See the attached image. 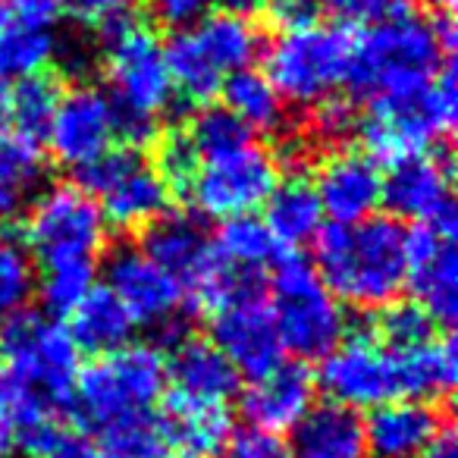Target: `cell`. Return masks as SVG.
<instances>
[{"mask_svg": "<svg viewBox=\"0 0 458 458\" xmlns=\"http://www.w3.org/2000/svg\"><path fill=\"white\" fill-rule=\"evenodd\" d=\"M60 98H64V91H60L57 79L45 76V72L41 76L20 79V85L10 91V114H7V120L16 129L13 135L38 145L47 135V129H51L54 114L60 107Z\"/></svg>", "mask_w": 458, "mask_h": 458, "instance_id": "33", "label": "cell"}, {"mask_svg": "<svg viewBox=\"0 0 458 458\" xmlns=\"http://www.w3.org/2000/svg\"><path fill=\"white\" fill-rule=\"evenodd\" d=\"M395 364H399V389L408 399L437 402L455 386L458 355L452 336H433L418 349L395 352Z\"/></svg>", "mask_w": 458, "mask_h": 458, "instance_id": "29", "label": "cell"}, {"mask_svg": "<svg viewBox=\"0 0 458 458\" xmlns=\"http://www.w3.org/2000/svg\"><path fill=\"white\" fill-rule=\"evenodd\" d=\"M320 386L327 389L330 402L352 411H374V408L402 395L399 364L395 352H389L380 339L352 336L343 339L330 355L320 358Z\"/></svg>", "mask_w": 458, "mask_h": 458, "instance_id": "13", "label": "cell"}, {"mask_svg": "<svg viewBox=\"0 0 458 458\" xmlns=\"http://www.w3.org/2000/svg\"><path fill=\"white\" fill-rule=\"evenodd\" d=\"M135 7V0H72V10H79V16L89 22H95L98 29H107L114 22L129 20V10Z\"/></svg>", "mask_w": 458, "mask_h": 458, "instance_id": "45", "label": "cell"}, {"mask_svg": "<svg viewBox=\"0 0 458 458\" xmlns=\"http://www.w3.org/2000/svg\"><path fill=\"white\" fill-rule=\"evenodd\" d=\"M166 386V361L154 345H123L79 368L72 399L76 414L98 439L120 427L154 418Z\"/></svg>", "mask_w": 458, "mask_h": 458, "instance_id": "5", "label": "cell"}, {"mask_svg": "<svg viewBox=\"0 0 458 458\" xmlns=\"http://www.w3.org/2000/svg\"><path fill=\"white\" fill-rule=\"evenodd\" d=\"M141 251L173 276L182 295L198 299L214 267V249L195 214H164L145 226Z\"/></svg>", "mask_w": 458, "mask_h": 458, "instance_id": "20", "label": "cell"}, {"mask_svg": "<svg viewBox=\"0 0 458 458\" xmlns=\"http://www.w3.org/2000/svg\"><path fill=\"white\" fill-rule=\"evenodd\" d=\"M318 10H330L333 16L349 22H377L386 16L405 13L411 7V0H314Z\"/></svg>", "mask_w": 458, "mask_h": 458, "instance_id": "40", "label": "cell"}, {"mask_svg": "<svg viewBox=\"0 0 458 458\" xmlns=\"http://www.w3.org/2000/svg\"><path fill=\"white\" fill-rule=\"evenodd\" d=\"M223 107L249 132H280L286 126V101L258 70H239L223 82Z\"/></svg>", "mask_w": 458, "mask_h": 458, "instance_id": "31", "label": "cell"}, {"mask_svg": "<svg viewBox=\"0 0 458 458\" xmlns=\"http://www.w3.org/2000/svg\"><path fill=\"white\" fill-rule=\"evenodd\" d=\"M210 249H214V258L223 267L236 270L242 276H251V280H261L264 270L280 261L276 239L270 236V229L264 226V220H258L251 214L223 220Z\"/></svg>", "mask_w": 458, "mask_h": 458, "instance_id": "30", "label": "cell"}, {"mask_svg": "<svg viewBox=\"0 0 458 458\" xmlns=\"http://www.w3.org/2000/svg\"><path fill=\"white\" fill-rule=\"evenodd\" d=\"M38 458H104V455L89 437H82V433L60 430L57 437H54L51 443L41 449Z\"/></svg>", "mask_w": 458, "mask_h": 458, "instance_id": "46", "label": "cell"}, {"mask_svg": "<svg viewBox=\"0 0 458 458\" xmlns=\"http://www.w3.org/2000/svg\"><path fill=\"white\" fill-rule=\"evenodd\" d=\"M176 395L208 405H226L239 393V370L208 339H176L166 364Z\"/></svg>", "mask_w": 458, "mask_h": 458, "instance_id": "22", "label": "cell"}, {"mask_svg": "<svg viewBox=\"0 0 458 458\" xmlns=\"http://www.w3.org/2000/svg\"><path fill=\"white\" fill-rule=\"evenodd\" d=\"M289 433L293 458H368L364 420L336 402L311 405Z\"/></svg>", "mask_w": 458, "mask_h": 458, "instance_id": "24", "label": "cell"}, {"mask_svg": "<svg viewBox=\"0 0 458 458\" xmlns=\"http://www.w3.org/2000/svg\"><path fill=\"white\" fill-rule=\"evenodd\" d=\"M220 4L226 7L223 13H233V16H239V20H249V16L267 10L270 0H220Z\"/></svg>", "mask_w": 458, "mask_h": 458, "instance_id": "48", "label": "cell"}, {"mask_svg": "<svg viewBox=\"0 0 458 458\" xmlns=\"http://www.w3.org/2000/svg\"><path fill=\"white\" fill-rule=\"evenodd\" d=\"M352 41L355 38L343 26H324V22L280 32V38L267 51L264 76L286 104L318 107L349 79Z\"/></svg>", "mask_w": 458, "mask_h": 458, "instance_id": "10", "label": "cell"}, {"mask_svg": "<svg viewBox=\"0 0 458 458\" xmlns=\"http://www.w3.org/2000/svg\"><path fill=\"white\" fill-rule=\"evenodd\" d=\"M314 377L301 361H280L274 370L251 380L245 389V418L251 427L267 433H286L299 424L314 405Z\"/></svg>", "mask_w": 458, "mask_h": 458, "instance_id": "21", "label": "cell"}, {"mask_svg": "<svg viewBox=\"0 0 458 458\" xmlns=\"http://www.w3.org/2000/svg\"><path fill=\"white\" fill-rule=\"evenodd\" d=\"M0 358H7V377L29 395L60 411L72 399L79 377V349L70 330L51 314L20 311L4 320Z\"/></svg>", "mask_w": 458, "mask_h": 458, "instance_id": "8", "label": "cell"}, {"mask_svg": "<svg viewBox=\"0 0 458 458\" xmlns=\"http://www.w3.org/2000/svg\"><path fill=\"white\" fill-rule=\"evenodd\" d=\"M433 7H439V10H452L455 7V0H430Z\"/></svg>", "mask_w": 458, "mask_h": 458, "instance_id": "51", "label": "cell"}, {"mask_svg": "<svg viewBox=\"0 0 458 458\" xmlns=\"http://www.w3.org/2000/svg\"><path fill=\"white\" fill-rule=\"evenodd\" d=\"M35 293V264L29 249L0 226V324L26 311Z\"/></svg>", "mask_w": 458, "mask_h": 458, "instance_id": "35", "label": "cell"}, {"mask_svg": "<svg viewBox=\"0 0 458 458\" xmlns=\"http://www.w3.org/2000/svg\"><path fill=\"white\" fill-rule=\"evenodd\" d=\"M311 185L324 216L336 226L368 220L383 204V173L368 151H333Z\"/></svg>", "mask_w": 458, "mask_h": 458, "instance_id": "19", "label": "cell"}, {"mask_svg": "<svg viewBox=\"0 0 458 458\" xmlns=\"http://www.w3.org/2000/svg\"><path fill=\"white\" fill-rule=\"evenodd\" d=\"M104 32L107 60V101L116 116V135L141 145L157 135V123L173 101V79L157 32L135 22L132 16Z\"/></svg>", "mask_w": 458, "mask_h": 458, "instance_id": "4", "label": "cell"}, {"mask_svg": "<svg viewBox=\"0 0 458 458\" xmlns=\"http://www.w3.org/2000/svg\"><path fill=\"white\" fill-rule=\"evenodd\" d=\"M405 286L414 305L433 324H452L458 314L455 229L414 226L405 233Z\"/></svg>", "mask_w": 458, "mask_h": 458, "instance_id": "15", "label": "cell"}, {"mask_svg": "<svg viewBox=\"0 0 458 458\" xmlns=\"http://www.w3.org/2000/svg\"><path fill=\"white\" fill-rule=\"evenodd\" d=\"M255 26L233 13H208L204 20L179 29L164 47L173 91L195 104H208L233 72L249 70L258 57Z\"/></svg>", "mask_w": 458, "mask_h": 458, "instance_id": "7", "label": "cell"}, {"mask_svg": "<svg viewBox=\"0 0 458 458\" xmlns=\"http://www.w3.org/2000/svg\"><path fill=\"white\" fill-rule=\"evenodd\" d=\"M10 26V13H7V4H4V0H0V32H4V29Z\"/></svg>", "mask_w": 458, "mask_h": 458, "instance_id": "50", "label": "cell"}, {"mask_svg": "<svg viewBox=\"0 0 458 458\" xmlns=\"http://www.w3.org/2000/svg\"><path fill=\"white\" fill-rule=\"evenodd\" d=\"M226 452H229V458H293L289 443L280 437V433L258 430V427H249V430H242V433H233Z\"/></svg>", "mask_w": 458, "mask_h": 458, "instance_id": "41", "label": "cell"}, {"mask_svg": "<svg viewBox=\"0 0 458 458\" xmlns=\"http://www.w3.org/2000/svg\"><path fill=\"white\" fill-rule=\"evenodd\" d=\"M4 4L16 26L45 29V32L60 26L72 10V0H4Z\"/></svg>", "mask_w": 458, "mask_h": 458, "instance_id": "39", "label": "cell"}, {"mask_svg": "<svg viewBox=\"0 0 458 458\" xmlns=\"http://www.w3.org/2000/svg\"><path fill=\"white\" fill-rule=\"evenodd\" d=\"M60 433L57 411L29 395L7 374L0 377V458L22 449L26 455H41L47 443Z\"/></svg>", "mask_w": 458, "mask_h": 458, "instance_id": "26", "label": "cell"}, {"mask_svg": "<svg viewBox=\"0 0 458 458\" xmlns=\"http://www.w3.org/2000/svg\"><path fill=\"white\" fill-rule=\"evenodd\" d=\"M433 327L437 324L414 301H393V305L383 308L377 336L389 352H408L424 345L427 339H433Z\"/></svg>", "mask_w": 458, "mask_h": 458, "instance_id": "37", "label": "cell"}, {"mask_svg": "<svg viewBox=\"0 0 458 458\" xmlns=\"http://www.w3.org/2000/svg\"><path fill=\"white\" fill-rule=\"evenodd\" d=\"M210 4H214V0H148L151 13L157 16L164 26H173V29H185V26H191V22L204 20Z\"/></svg>", "mask_w": 458, "mask_h": 458, "instance_id": "43", "label": "cell"}, {"mask_svg": "<svg viewBox=\"0 0 458 458\" xmlns=\"http://www.w3.org/2000/svg\"><path fill=\"white\" fill-rule=\"evenodd\" d=\"M173 458H189V455H173Z\"/></svg>", "mask_w": 458, "mask_h": 458, "instance_id": "52", "label": "cell"}, {"mask_svg": "<svg viewBox=\"0 0 458 458\" xmlns=\"http://www.w3.org/2000/svg\"><path fill=\"white\" fill-rule=\"evenodd\" d=\"M439 414L427 402L393 399L374 408L364 424L368 458H420L433 433L439 430Z\"/></svg>", "mask_w": 458, "mask_h": 458, "instance_id": "23", "label": "cell"}, {"mask_svg": "<svg viewBox=\"0 0 458 458\" xmlns=\"http://www.w3.org/2000/svg\"><path fill=\"white\" fill-rule=\"evenodd\" d=\"M160 433H164V443L176 445L179 455L216 458L226 452L236 430L226 405H208V402L182 399L173 393L160 418Z\"/></svg>", "mask_w": 458, "mask_h": 458, "instance_id": "25", "label": "cell"}, {"mask_svg": "<svg viewBox=\"0 0 458 458\" xmlns=\"http://www.w3.org/2000/svg\"><path fill=\"white\" fill-rule=\"evenodd\" d=\"M7 114H10V89H7V82L0 79V129L7 126Z\"/></svg>", "mask_w": 458, "mask_h": 458, "instance_id": "49", "label": "cell"}, {"mask_svg": "<svg viewBox=\"0 0 458 458\" xmlns=\"http://www.w3.org/2000/svg\"><path fill=\"white\" fill-rule=\"evenodd\" d=\"M283 352L314 361L345 339V311L320 283L318 270L289 255L274 264V305H270Z\"/></svg>", "mask_w": 458, "mask_h": 458, "instance_id": "9", "label": "cell"}, {"mask_svg": "<svg viewBox=\"0 0 458 458\" xmlns=\"http://www.w3.org/2000/svg\"><path fill=\"white\" fill-rule=\"evenodd\" d=\"M57 38L45 29L7 26L0 32V79H29L41 76L54 64Z\"/></svg>", "mask_w": 458, "mask_h": 458, "instance_id": "34", "label": "cell"}, {"mask_svg": "<svg viewBox=\"0 0 458 458\" xmlns=\"http://www.w3.org/2000/svg\"><path fill=\"white\" fill-rule=\"evenodd\" d=\"M383 204L395 216L414 220L418 226L455 229L449 160L433 154L395 160L389 176H383Z\"/></svg>", "mask_w": 458, "mask_h": 458, "instance_id": "16", "label": "cell"}, {"mask_svg": "<svg viewBox=\"0 0 458 458\" xmlns=\"http://www.w3.org/2000/svg\"><path fill=\"white\" fill-rule=\"evenodd\" d=\"M420 458H458L455 430H452V427H439L430 443H427V449L420 452Z\"/></svg>", "mask_w": 458, "mask_h": 458, "instance_id": "47", "label": "cell"}, {"mask_svg": "<svg viewBox=\"0 0 458 458\" xmlns=\"http://www.w3.org/2000/svg\"><path fill=\"white\" fill-rule=\"evenodd\" d=\"M107 289L116 295L132 324H145L160 330L176 343L182 330V289L166 270H160L151 258L135 245H123L107 258Z\"/></svg>", "mask_w": 458, "mask_h": 458, "instance_id": "14", "label": "cell"}, {"mask_svg": "<svg viewBox=\"0 0 458 458\" xmlns=\"http://www.w3.org/2000/svg\"><path fill=\"white\" fill-rule=\"evenodd\" d=\"M157 157H160L157 170H160V176L166 179L170 191L173 189L189 191L191 179H195V170H198V154H195V148H191L185 129H176V132L166 135Z\"/></svg>", "mask_w": 458, "mask_h": 458, "instance_id": "38", "label": "cell"}, {"mask_svg": "<svg viewBox=\"0 0 458 458\" xmlns=\"http://www.w3.org/2000/svg\"><path fill=\"white\" fill-rule=\"evenodd\" d=\"M267 13L280 32H293V29L318 22V4L314 0H270Z\"/></svg>", "mask_w": 458, "mask_h": 458, "instance_id": "44", "label": "cell"}, {"mask_svg": "<svg viewBox=\"0 0 458 458\" xmlns=\"http://www.w3.org/2000/svg\"><path fill=\"white\" fill-rule=\"evenodd\" d=\"M45 139L57 164L72 170L91 166L101 154L110 151L116 139V116L107 95L91 85L64 95Z\"/></svg>", "mask_w": 458, "mask_h": 458, "instance_id": "17", "label": "cell"}, {"mask_svg": "<svg viewBox=\"0 0 458 458\" xmlns=\"http://www.w3.org/2000/svg\"><path fill=\"white\" fill-rule=\"evenodd\" d=\"M455 72L449 64L437 79L418 89L374 98L361 123L364 145L374 160L395 164L411 154H424V148L443 141L455 129Z\"/></svg>", "mask_w": 458, "mask_h": 458, "instance_id": "6", "label": "cell"}, {"mask_svg": "<svg viewBox=\"0 0 458 458\" xmlns=\"http://www.w3.org/2000/svg\"><path fill=\"white\" fill-rule=\"evenodd\" d=\"M355 126V114L345 101H336V98H327L314 107V132L327 141H339L343 135L352 132Z\"/></svg>", "mask_w": 458, "mask_h": 458, "instance_id": "42", "label": "cell"}, {"mask_svg": "<svg viewBox=\"0 0 458 458\" xmlns=\"http://www.w3.org/2000/svg\"><path fill=\"white\" fill-rule=\"evenodd\" d=\"M452 22L439 16L395 13L377 20L364 29L361 38L352 41L349 79L352 89L374 98H389L411 91L437 79L449 66Z\"/></svg>", "mask_w": 458, "mask_h": 458, "instance_id": "2", "label": "cell"}, {"mask_svg": "<svg viewBox=\"0 0 458 458\" xmlns=\"http://www.w3.org/2000/svg\"><path fill=\"white\" fill-rule=\"evenodd\" d=\"M210 336H214L216 349L223 352V358L239 374H249L251 380L264 377L283 361L274 314H270V305L261 301V295H249V299L216 308Z\"/></svg>", "mask_w": 458, "mask_h": 458, "instance_id": "18", "label": "cell"}, {"mask_svg": "<svg viewBox=\"0 0 458 458\" xmlns=\"http://www.w3.org/2000/svg\"><path fill=\"white\" fill-rule=\"evenodd\" d=\"M132 318L116 301L107 286H91L76 305L70 308V336L79 352L89 355H110L132 339Z\"/></svg>", "mask_w": 458, "mask_h": 458, "instance_id": "27", "label": "cell"}, {"mask_svg": "<svg viewBox=\"0 0 458 458\" xmlns=\"http://www.w3.org/2000/svg\"><path fill=\"white\" fill-rule=\"evenodd\" d=\"M280 182V166L274 154L264 151L258 141H249L239 151L223 157L201 160L189 191L198 214L210 220H233L258 210Z\"/></svg>", "mask_w": 458, "mask_h": 458, "instance_id": "12", "label": "cell"}, {"mask_svg": "<svg viewBox=\"0 0 458 458\" xmlns=\"http://www.w3.org/2000/svg\"><path fill=\"white\" fill-rule=\"evenodd\" d=\"M45 179V164L38 145L20 135H0V220L13 216L26 201H32Z\"/></svg>", "mask_w": 458, "mask_h": 458, "instance_id": "32", "label": "cell"}, {"mask_svg": "<svg viewBox=\"0 0 458 458\" xmlns=\"http://www.w3.org/2000/svg\"><path fill=\"white\" fill-rule=\"evenodd\" d=\"M185 135H189L191 148H195L198 164L210 157H223L229 151H239L249 141H255L249 129L229 114L226 107H210V104L198 110L191 126L185 129Z\"/></svg>", "mask_w": 458, "mask_h": 458, "instance_id": "36", "label": "cell"}, {"mask_svg": "<svg viewBox=\"0 0 458 458\" xmlns=\"http://www.w3.org/2000/svg\"><path fill=\"white\" fill-rule=\"evenodd\" d=\"M26 242L35 264V286L47 308L70 311L95 286L98 258L107 245V223L89 191L57 182L32 201Z\"/></svg>", "mask_w": 458, "mask_h": 458, "instance_id": "1", "label": "cell"}, {"mask_svg": "<svg viewBox=\"0 0 458 458\" xmlns=\"http://www.w3.org/2000/svg\"><path fill=\"white\" fill-rule=\"evenodd\" d=\"M267 220L264 226L270 229V236L276 245H305L318 239L324 229V210H320L318 191H314L311 179L305 176H289L276 182L267 201Z\"/></svg>", "mask_w": 458, "mask_h": 458, "instance_id": "28", "label": "cell"}, {"mask_svg": "<svg viewBox=\"0 0 458 458\" xmlns=\"http://www.w3.org/2000/svg\"><path fill=\"white\" fill-rule=\"evenodd\" d=\"M79 189L95 198L104 223H114L116 229H145L170 208V185L139 148L101 154L91 166L79 170Z\"/></svg>", "mask_w": 458, "mask_h": 458, "instance_id": "11", "label": "cell"}, {"mask_svg": "<svg viewBox=\"0 0 458 458\" xmlns=\"http://www.w3.org/2000/svg\"><path fill=\"white\" fill-rule=\"evenodd\" d=\"M318 276L336 301L386 308L405 289V229L389 216H368L318 233Z\"/></svg>", "mask_w": 458, "mask_h": 458, "instance_id": "3", "label": "cell"}]
</instances>
